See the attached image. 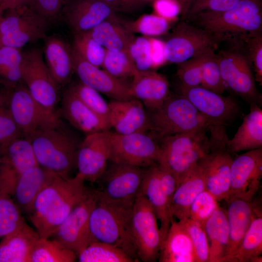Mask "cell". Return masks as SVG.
<instances>
[{
    "instance_id": "obj_40",
    "label": "cell",
    "mask_w": 262,
    "mask_h": 262,
    "mask_svg": "<svg viewBox=\"0 0 262 262\" xmlns=\"http://www.w3.org/2000/svg\"><path fill=\"white\" fill-rule=\"evenodd\" d=\"M101 67L113 76L123 81L129 78L132 79L138 70L128 51L124 50L106 49Z\"/></svg>"
},
{
    "instance_id": "obj_21",
    "label": "cell",
    "mask_w": 262,
    "mask_h": 262,
    "mask_svg": "<svg viewBox=\"0 0 262 262\" xmlns=\"http://www.w3.org/2000/svg\"><path fill=\"white\" fill-rule=\"evenodd\" d=\"M61 14L73 33L87 32L115 15L101 0H68Z\"/></svg>"
},
{
    "instance_id": "obj_29",
    "label": "cell",
    "mask_w": 262,
    "mask_h": 262,
    "mask_svg": "<svg viewBox=\"0 0 262 262\" xmlns=\"http://www.w3.org/2000/svg\"><path fill=\"white\" fill-rule=\"evenodd\" d=\"M40 237L25 221L1 238L0 262H30L33 248Z\"/></svg>"
},
{
    "instance_id": "obj_60",
    "label": "cell",
    "mask_w": 262,
    "mask_h": 262,
    "mask_svg": "<svg viewBox=\"0 0 262 262\" xmlns=\"http://www.w3.org/2000/svg\"><path fill=\"white\" fill-rule=\"evenodd\" d=\"M4 10L3 9V8H2V7L0 5V19L1 18V17L3 15V14L4 13ZM1 46L0 45V47Z\"/></svg>"
},
{
    "instance_id": "obj_49",
    "label": "cell",
    "mask_w": 262,
    "mask_h": 262,
    "mask_svg": "<svg viewBox=\"0 0 262 262\" xmlns=\"http://www.w3.org/2000/svg\"><path fill=\"white\" fill-rule=\"evenodd\" d=\"M218 201L206 189L195 199L189 210V218L204 226L206 222L219 207Z\"/></svg>"
},
{
    "instance_id": "obj_56",
    "label": "cell",
    "mask_w": 262,
    "mask_h": 262,
    "mask_svg": "<svg viewBox=\"0 0 262 262\" xmlns=\"http://www.w3.org/2000/svg\"><path fill=\"white\" fill-rule=\"evenodd\" d=\"M115 12H132L143 5L145 0H101Z\"/></svg>"
},
{
    "instance_id": "obj_25",
    "label": "cell",
    "mask_w": 262,
    "mask_h": 262,
    "mask_svg": "<svg viewBox=\"0 0 262 262\" xmlns=\"http://www.w3.org/2000/svg\"><path fill=\"white\" fill-rule=\"evenodd\" d=\"M61 111L73 126L87 134L111 128L107 120L85 105L69 88L63 95Z\"/></svg>"
},
{
    "instance_id": "obj_43",
    "label": "cell",
    "mask_w": 262,
    "mask_h": 262,
    "mask_svg": "<svg viewBox=\"0 0 262 262\" xmlns=\"http://www.w3.org/2000/svg\"><path fill=\"white\" fill-rule=\"evenodd\" d=\"M24 222L19 208L11 196L0 190V238L15 230Z\"/></svg>"
},
{
    "instance_id": "obj_5",
    "label": "cell",
    "mask_w": 262,
    "mask_h": 262,
    "mask_svg": "<svg viewBox=\"0 0 262 262\" xmlns=\"http://www.w3.org/2000/svg\"><path fill=\"white\" fill-rule=\"evenodd\" d=\"M207 131L178 133L160 140L157 164L174 176L178 186L208 152L209 138Z\"/></svg>"
},
{
    "instance_id": "obj_46",
    "label": "cell",
    "mask_w": 262,
    "mask_h": 262,
    "mask_svg": "<svg viewBox=\"0 0 262 262\" xmlns=\"http://www.w3.org/2000/svg\"><path fill=\"white\" fill-rule=\"evenodd\" d=\"M9 87L0 89V150L14 139L22 134L14 122L9 108Z\"/></svg>"
},
{
    "instance_id": "obj_20",
    "label": "cell",
    "mask_w": 262,
    "mask_h": 262,
    "mask_svg": "<svg viewBox=\"0 0 262 262\" xmlns=\"http://www.w3.org/2000/svg\"><path fill=\"white\" fill-rule=\"evenodd\" d=\"M72 56L74 72L81 82L112 99L134 98L131 92L130 83L113 76L103 69L85 61L73 48Z\"/></svg>"
},
{
    "instance_id": "obj_52",
    "label": "cell",
    "mask_w": 262,
    "mask_h": 262,
    "mask_svg": "<svg viewBox=\"0 0 262 262\" xmlns=\"http://www.w3.org/2000/svg\"><path fill=\"white\" fill-rule=\"evenodd\" d=\"M247 45L249 61L253 64L255 80L262 83V33L245 37L241 39Z\"/></svg>"
},
{
    "instance_id": "obj_10",
    "label": "cell",
    "mask_w": 262,
    "mask_h": 262,
    "mask_svg": "<svg viewBox=\"0 0 262 262\" xmlns=\"http://www.w3.org/2000/svg\"><path fill=\"white\" fill-rule=\"evenodd\" d=\"M98 198V189L86 188L82 199L50 236L73 251L77 257L95 241L90 231L89 220Z\"/></svg>"
},
{
    "instance_id": "obj_34",
    "label": "cell",
    "mask_w": 262,
    "mask_h": 262,
    "mask_svg": "<svg viewBox=\"0 0 262 262\" xmlns=\"http://www.w3.org/2000/svg\"><path fill=\"white\" fill-rule=\"evenodd\" d=\"M106 49L128 51L135 36L123 25L116 16L86 32Z\"/></svg>"
},
{
    "instance_id": "obj_9",
    "label": "cell",
    "mask_w": 262,
    "mask_h": 262,
    "mask_svg": "<svg viewBox=\"0 0 262 262\" xmlns=\"http://www.w3.org/2000/svg\"><path fill=\"white\" fill-rule=\"evenodd\" d=\"M22 82L30 93L44 110L58 114L59 87L44 61L42 51L37 48L22 52L21 64Z\"/></svg>"
},
{
    "instance_id": "obj_24",
    "label": "cell",
    "mask_w": 262,
    "mask_h": 262,
    "mask_svg": "<svg viewBox=\"0 0 262 262\" xmlns=\"http://www.w3.org/2000/svg\"><path fill=\"white\" fill-rule=\"evenodd\" d=\"M140 191L153 208L160 222L162 244L166 237L173 217L170 204L161 186L157 163L146 168Z\"/></svg>"
},
{
    "instance_id": "obj_22",
    "label": "cell",
    "mask_w": 262,
    "mask_h": 262,
    "mask_svg": "<svg viewBox=\"0 0 262 262\" xmlns=\"http://www.w3.org/2000/svg\"><path fill=\"white\" fill-rule=\"evenodd\" d=\"M109 103V123L115 132L128 134L147 132L149 129L148 113L139 100L112 99Z\"/></svg>"
},
{
    "instance_id": "obj_51",
    "label": "cell",
    "mask_w": 262,
    "mask_h": 262,
    "mask_svg": "<svg viewBox=\"0 0 262 262\" xmlns=\"http://www.w3.org/2000/svg\"><path fill=\"white\" fill-rule=\"evenodd\" d=\"M241 0H194L190 4L185 17L190 18L198 14L220 12L229 10Z\"/></svg>"
},
{
    "instance_id": "obj_31",
    "label": "cell",
    "mask_w": 262,
    "mask_h": 262,
    "mask_svg": "<svg viewBox=\"0 0 262 262\" xmlns=\"http://www.w3.org/2000/svg\"><path fill=\"white\" fill-rule=\"evenodd\" d=\"M204 177L199 164L179 183L171 203L173 217L179 221L189 218V210L196 197L205 190Z\"/></svg>"
},
{
    "instance_id": "obj_4",
    "label": "cell",
    "mask_w": 262,
    "mask_h": 262,
    "mask_svg": "<svg viewBox=\"0 0 262 262\" xmlns=\"http://www.w3.org/2000/svg\"><path fill=\"white\" fill-rule=\"evenodd\" d=\"M61 127L38 130L25 137L31 142L39 166L59 176L69 177L76 166L79 144Z\"/></svg>"
},
{
    "instance_id": "obj_27",
    "label": "cell",
    "mask_w": 262,
    "mask_h": 262,
    "mask_svg": "<svg viewBox=\"0 0 262 262\" xmlns=\"http://www.w3.org/2000/svg\"><path fill=\"white\" fill-rule=\"evenodd\" d=\"M252 201L238 198H232L226 201L228 208L226 211L229 230L226 262H231L250 226L255 207Z\"/></svg>"
},
{
    "instance_id": "obj_7",
    "label": "cell",
    "mask_w": 262,
    "mask_h": 262,
    "mask_svg": "<svg viewBox=\"0 0 262 262\" xmlns=\"http://www.w3.org/2000/svg\"><path fill=\"white\" fill-rule=\"evenodd\" d=\"M209 151L200 161L205 189L219 202L227 201L230 190V167L233 160L227 142L226 127L210 126Z\"/></svg>"
},
{
    "instance_id": "obj_42",
    "label": "cell",
    "mask_w": 262,
    "mask_h": 262,
    "mask_svg": "<svg viewBox=\"0 0 262 262\" xmlns=\"http://www.w3.org/2000/svg\"><path fill=\"white\" fill-rule=\"evenodd\" d=\"M73 34L74 50L85 61L101 67L106 49L87 33Z\"/></svg>"
},
{
    "instance_id": "obj_26",
    "label": "cell",
    "mask_w": 262,
    "mask_h": 262,
    "mask_svg": "<svg viewBox=\"0 0 262 262\" xmlns=\"http://www.w3.org/2000/svg\"><path fill=\"white\" fill-rule=\"evenodd\" d=\"M57 176L39 165L23 173L17 180L13 195L19 209L30 215L38 195Z\"/></svg>"
},
{
    "instance_id": "obj_3",
    "label": "cell",
    "mask_w": 262,
    "mask_h": 262,
    "mask_svg": "<svg viewBox=\"0 0 262 262\" xmlns=\"http://www.w3.org/2000/svg\"><path fill=\"white\" fill-rule=\"evenodd\" d=\"M133 205L98 198L90 215L89 226L95 241L117 246L136 262L139 260L130 230Z\"/></svg>"
},
{
    "instance_id": "obj_15",
    "label": "cell",
    "mask_w": 262,
    "mask_h": 262,
    "mask_svg": "<svg viewBox=\"0 0 262 262\" xmlns=\"http://www.w3.org/2000/svg\"><path fill=\"white\" fill-rule=\"evenodd\" d=\"M220 39L199 27L182 21L164 42L166 61L180 64L210 49H215Z\"/></svg>"
},
{
    "instance_id": "obj_47",
    "label": "cell",
    "mask_w": 262,
    "mask_h": 262,
    "mask_svg": "<svg viewBox=\"0 0 262 262\" xmlns=\"http://www.w3.org/2000/svg\"><path fill=\"white\" fill-rule=\"evenodd\" d=\"M181 221L191 239L195 262H208L209 247L204 226L189 218Z\"/></svg>"
},
{
    "instance_id": "obj_48",
    "label": "cell",
    "mask_w": 262,
    "mask_h": 262,
    "mask_svg": "<svg viewBox=\"0 0 262 262\" xmlns=\"http://www.w3.org/2000/svg\"><path fill=\"white\" fill-rule=\"evenodd\" d=\"M209 50L178 64L177 75L180 82V88H191L201 85L202 63Z\"/></svg>"
},
{
    "instance_id": "obj_50",
    "label": "cell",
    "mask_w": 262,
    "mask_h": 262,
    "mask_svg": "<svg viewBox=\"0 0 262 262\" xmlns=\"http://www.w3.org/2000/svg\"><path fill=\"white\" fill-rule=\"evenodd\" d=\"M128 52L137 70L143 71L152 68L150 37L135 36Z\"/></svg>"
},
{
    "instance_id": "obj_55",
    "label": "cell",
    "mask_w": 262,
    "mask_h": 262,
    "mask_svg": "<svg viewBox=\"0 0 262 262\" xmlns=\"http://www.w3.org/2000/svg\"><path fill=\"white\" fill-rule=\"evenodd\" d=\"M158 165L161 186L170 204L171 208L172 198L178 186L177 182L175 178L170 172L159 164Z\"/></svg>"
},
{
    "instance_id": "obj_44",
    "label": "cell",
    "mask_w": 262,
    "mask_h": 262,
    "mask_svg": "<svg viewBox=\"0 0 262 262\" xmlns=\"http://www.w3.org/2000/svg\"><path fill=\"white\" fill-rule=\"evenodd\" d=\"M215 49L208 51L202 63V80L200 86L218 94L226 89L217 60Z\"/></svg>"
},
{
    "instance_id": "obj_23",
    "label": "cell",
    "mask_w": 262,
    "mask_h": 262,
    "mask_svg": "<svg viewBox=\"0 0 262 262\" xmlns=\"http://www.w3.org/2000/svg\"><path fill=\"white\" fill-rule=\"evenodd\" d=\"M130 89L133 98L140 100L149 111L160 107L170 95L166 78L151 70H138L132 78Z\"/></svg>"
},
{
    "instance_id": "obj_2",
    "label": "cell",
    "mask_w": 262,
    "mask_h": 262,
    "mask_svg": "<svg viewBox=\"0 0 262 262\" xmlns=\"http://www.w3.org/2000/svg\"><path fill=\"white\" fill-rule=\"evenodd\" d=\"M189 19L221 41L262 33V0H241L231 9L198 14Z\"/></svg>"
},
{
    "instance_id": "obj_36",
    "label": "cell",
    "mask_w": 262,
    "mask_h": 262,
    "mask_svg": "<svg viewBox=\"0 0 262 262\" xmlns=\"http://www.w3.org/2000/svg\"><path fill=\"white\" fill-rule=\"evenodd\" d=\"M0 162L15 171L19 176L28 169L36 165L33 148L30 140L16 137L0 150Z\"/></svg>"
},
{
    "instance_id": "obj_17",
    "label": "cell",
    "mask_w": 262,
    "mask_h": 262,
    "mask_svg": "<svg viewBox=\"0 0 262 262\" xmlns=\"http://www.w3.org/2000/svg\"><path fill=\"white\" fill-rule=\"evenodd\" d=\"M180 94L186 98L213 126L226 127L242 115L234 98L225 97L202 86L180 88Z\"/></svg>"
},
{
    "instance_id": "obj_12",
    "label": "cell",
    "mask_w": 262,
    "mask_h": 262,
    "mask_svg": "<svg viewBox=\"0 0 262 262\" xmlns=\"http://www.w3.org/2000/svg\"><path fill=\"white\" fill-rule=\"evenodd\" d=\"M20 83L9 88L8 102L12 117L21 133L25 136L38 130L60 126L59 114L44 110Z\"/></svg>"
},
{
    "instance_id": "obj_6",
    "label": "cell",
    "mask_w": 262,
    "mask_h": 262,
    "mask_svg": "<svg viewBox=\"0 0 262 262\" xmlns=\"http://www.w3.org/2000/svg\"><path fill=\"white\" fill-rule=\"evenodd\" d=\"M149 130L159 141L178 133L207 130L211 125L185 97L171 95L157 109L148 113Z\"/></svg>"
},
{
    "instance_id": "obj_30",
    "label": "cell",
    "mask_w": 262,
    "mask_h": 262,
    "mask_svg": "<svg viewBox=\"0 0 262 262\" xmlns=\"http://www.w3.org/2000/svg\"><path fill=\"white\" fill-rule=\"evenodd\" d=\"M228 147L233 154L262 147V110L260 105L250 104V112L234 136L228 139Z\"/></svg>"
},
{
    "instance_id": "obj_28",
    "label": "cell",
    "mask_w": 262,
    "mask_h": 262,
    "mask_svg": "<svg viewBox=\"0 0 262 262\" xmlns=\"http://www.w3.org/2000/svg\"><path fill=\"white\" fill-rule=\"evenodd\" d=\"M43 40L46 65L58 85H64L74 73L72 47L56 36H47Z\"/></svg>"
},
{
    "instance_id": "obj_33",
    "label": "cell",
    "mask_w": 262,
    "mask_h": 262,
    "mask_svg": "<svg viewBox=\"0 0 262 262\" xmlns=\"http://www.w3.org/2000/svg\"><path fill=\"white\" fill-rule=\"evenodd\" d=\"M209 247L208 262H226L229 230L226 211L218 207L204 225Z\"/></svg>"
},
{
    "instance_id": "obj_45",
    "label": "cell",
    "mask_w": 262,
    "mask_h": 262,
    "mask_svg": "<svg viewBox=\"0 0 262 262\" xmlns=\"http://www.w3.org/2000/svg\"><path fill=\"white\" fill-rule=\"evenodd\" d=\"M69 89L85 105L109 123V103L100 93L81 82Z\"/></svg>"
},
{
    "instance_id": "obj_37",
    "label": "cell",
    "mask_w": 262,
    "mask_h": 262,
    "mask_svg": "<svg viewBox=\"0 0 262 262\" xmlns=\"http://www.w3.org/2000/svg\"><path fill=\"white\" fill-rule=\"evenodd\" d=\"M77 256L58 240L39 238L30 256V262H74Z\"/></svg>"
},
{
    "instance_id": "obj_61",
    "label": "cell",
    "mask_w": 262,
    "mask_h": 262,
    "mask_svg": "<svg viewBox=\"0 0 262 262\" xmlns=\"http://www.w3.org/2000/svg\"></svg>"
},
{
    "instance_id": "obj_16",
    "label": "cell",
    "mask_w": 262,
    "mask_h": 262,
    "mask_svg": "<svg viewBox=\"0 0 262 262\" xmlns=\"http://www.w3.org/2000/svg\"><path fill=\"white\" fill-rule=\"evenodd\" d=\"M112 163L99 179L101 180L98 189L99 198L111 202L133 204L147 168Z\"/></svg>"
},
{
    "instance_id": "obj_8",
    "label": "cell",
    "mask_w": 262,
    "mask_h": 262,
    "mask_svg": "<svg viewBox=\"0 0 262 262\" xmlns=\"http://www.w3.org/2000/svg\"><path fill=\"white\" fill-rule=\"evenodd\" d=\"M48 23L30 6L6 10L0 21V45L21 49L27 44L44 39Z\"/></svg>"
},
{
    "instance_id": "obj_32",
    "label": "cell",
    "mask_w": 262,
    "mask_h": 262,
    "mask_svg": "<svg viewBox=\"0 0 262 262\" xmlns=\"http://www.w3.org/2000/svg\"><path fill=\"white\" fill-rule=\"evenodd\" d=\"M158 260L160 262H195L193 245L181 221H172Z\"/></svg>"
},
{
    "instance_id": "obj_57",
    "label": "cell",
    "mask_w": 262,
    "mask_h": 262,
    "mask_svg": "<svg viewBox=\"0 0 262 262\" xmlns=\"http://www.w3.org/2000/svg\"><path fill=\"white\" fill-rule=\"evenodd\" d=\"M152 68L158 67L166 61L164 54V42L154 37H150Z\"/></svg>"
},
{
    "instance_id": "obj_18",
    "label": "cell",
    "mask_w": 262,
    "mask_h": 262,
    "mask_svg": "<svg viewBox=\"0 0 262 262\" xmlns=\"http://www.w3.org/2000/svg\"><path fill=\"white\" fill-rule=\"evenodd\" d=\"M262 177V147L249 150L233 158L228 200L238 198L252 201L260 189Z\"/></svg>"
},
{
    "instance_id": "obj_35",
    "label": "cell",
    "mask_w": 262,
    "mask_h": 262,
    "mask_svg": "<svg viewBox=\"0 0 262 262\" xmlns=\"http://www.w3.org/2000/svg\"><path fill=\"white\" fill-rule=\"evenodd\" d=\"M262 210L255 204L250 226L231 262H262Z\"/></svg>"
},
{
    "instance_id": "obj_38",
    "label": "cell",
    "mask_w": 262,
    "mask_h": 262,
    "mask_svg": "<svg viewBox=\"0 0 262 262\" xmlns=\"http://www.w3.org/2000/svg\"><path fill=\"white\" fill-rule=\"evenodd\" d=\"M21 49L8 46L0 47V83L7 87L22 82Z\"/></svg>"
},
{
    "instance_id": "obj_11",
    "label": "cell",
    "mask_w": 262,
    "mask_h": 262,
    "mask_svg": "<svg viewBox=\"0 0 262 262\" xmlns=\"http://www.w3.org/2000/svg\"><path fill=\"white\" fill-rule=\"evenodd\" d=\"M155 212L141 191L133 205L130 221L131 235L139 261L158 259L162 238Z\"/></svg>"
},
{
    "instance_id": "obj_13",
    "label": "cell",
    "mask_w": 262,
    "mask_h": 262,
    "mask_svg": "<svg viewBox=\"0 0 262 262\" xmlns=\"http://www.w3.org/2000/svg\"><path fill=\"white\" fill-rule=\"evenodd\" d=\"M160 153V142L152 135L111 132L109 160L113 163L147 168L158 163Z\"/></svg>"
},
{
    "instance_id": "obj_39",
    "label": "cell",
    "mask_w": 262,
    "mask_h": 262,
    "mask_svg": "<svg viewBox=\"0 0 262 262\" xmlns=\"http://www.w3.org/2000/svg\"><path fill=\"white\" fill-rule=\"evenodd\" d=\"M80 262H134V260L117 246L95 241L78 256Z\"/></svg>"
},
{
    "instance_id": "obj_1",
    "label": "cell",
    "mask_w": 262,
    "mask_h": 262,
    "mask_svg": "<svg viewBox=\"0 0 262 262\" xmlns=\"http://www.w3.org/2000/svg\"><path fill=\"white\" fill-rule=\"evenodd\" d=\"M85 180L57 176L37 196L29 219L40 238H50L85 193Z\"/></svg>"
},
{
    "instance_id": "obj_41",
    "label": "cell",
    "mask_w": 262,
    "mask_h": 262,
    "mask_svg": "<svg viewBox=\"0 0 262 262\" xmlns=\"http://www.w3.org/2000/svg\"><path fill=\"white\" fill-rule=\"evenodd\" d=\"M121 21L132 33H140L151 37L165 33L169 29L170 21L156 14H146L133 20Z\"/></svg>"
},
{
    "instance_id": "obj_14",
    "label": "cell",
    "mask_w": 262,
    "mask_h": 262,
    "mask_svg": "<svg viewBox=\"0 0 262 262\" xmlns=\"http://www.w3.org/2000/svg\"><path fill=\"white\" fill-rule=\"evenodd\" d=\"M221 74L226 87L249 104H262L247 55L239 49L221 50L216 54Z\"/></svg>"
},
{
    "instance_id": "obj_59",
    "label": "cell",
    "mask_w": 262,
    "mask_h": 262,
    "mask_svg": "<svg viewBox=\"0 0 262 262\" xmlns=\"http://www.w3.org/2000/svg\"><path fill=\"white\" fill-rule=\"evenodd\" d=\"M180 2L181 7V12L183 16L185 17L188 9L194 0H178Z\"/></svg>"
},
{
    "instance_id": "obj_53",
    "label": "cell",
    "mask_w": 262,
    "mask_h": 262,
    "mask_svg": "<svg viewBox=\"0 0 262 262\" xmlns=\"http://www.w3.org/2000/svg\"><path fill=\"white\" fill-rule=\"evenodd\" d=\"M68 0H33L31 6L49 21L56 18Z\"/></svg>"
},
{
    "instance_id": "obj_54",
    "label": "cell",
    "mask_w": 262,
    "mask_h": 262,
    "mask_svg": "<svg viewBox=\"0 0 262 262\" xmlns=\"http://www.w3.org/2000/svg\"><path fill=\"white\" fill-rule=\"evenodd\" d=\"M153 8L155 14L169 21L174 19L181 12L178 0H155Z\"/></svg>"
},
{
    "instance_id": "obj_58",
    "label": "cell",
    "mask_w": 262,
    "mask_h": 262,
    "mask_svg": "<svg viewBox=\"0 0 262 262\" xmlns=\"http://www.w3.org/2000/svg\"><path fill=\"white\" fill-rule=\"evenodd\" d=\"M33 1V0H0V5L5 11L21 6H31Z\"/></svg>"
},
{
    "instance_id": "obj_19",
    "label": "cell",
    "mask_w": 262,
    "mask_h": 262,
    "mask_svg": "<svg viewBox=\"0 0 262 262\" xmlns=\"http://www.w3.org/2000/svg\"><path fill=\"white\" fill-rule=\"evenodd\" d=\"M111 131L87 134L79 145L76 167L85 180L97 181L107 167L110 159Z\"/></svg>"
}]
</instances>
